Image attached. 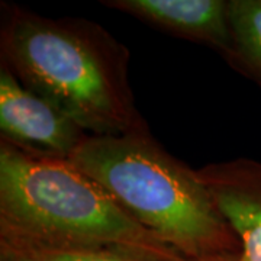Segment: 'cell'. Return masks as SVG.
<instances>
[{
    "label": "cell",
    "instance_id": "cell-1",
    "mask_svg": "<svg viewBox=\"0 0 261 261\" xmlns=\"http://www.w3.org/2000/svg\"><path fill=\"white\" fill-rule=\"evenodd\" d=\"M2 63L92 137L148 130L128 82L129 49L102 25L2 3Z\"/></svg>",
    "mask_w": 261,
    "mask_h": 261
},
{
    "label": "cell",
    "instance_id": "cell-2",
    "mask_svg": "<svg viewBox=\"0 0 261 261\" xmlns=\"http://www.w3.org/2000/svg\"><path fill=\"white\" fill-rule=\"evenodd\" d=\"M68 161L187 260L240 255L237 235L196 168L168 154L149 130L89 135Z\"/></svg>",
    "mask_w": 261,
    "mask_h": 261
},
{
    "label": "cell",
    "instance_id": "cell-3",
    "mask_svg": "<svg viewBox=\"0 0 261 261\" xmlns=\"http://www.w3.org/2000/svg\"><path fill=\"white\" fill-rule=\"evenodd\" d=\"M0 235L155 261H190L70 161L31 157L5 142H0Z\"/></svg>",
    "mask_w": 261,
    "mask_h": 261
},
{
    "label": "cell",
    "instance_id": "cell-4",
    "mask_svg": "<svg viewBox=\"0 0 261 261\" xmlns=\"http://www.w3.org/2000/svg\"><path fill=\"white\" fill-rule=\"evenodd\" d=\"M89 134L0 65V138L31 157L68 160Z\"/></svg>",
    "mask_w": 261,
    "mask_h": 261
},
{
    "label": "cell",
    "instance_id": "cell-5",
    "mask_svg": "<svg viewBox=\"0 0 261 261\" xmlns=\"http://www.w3.org/2000/svg\"><path fill=\"white\" fill-rule=\"evenodd\" d=\"M196 173L240 241L237 261H261V161L241 157Z\"/></svg>",
    "mask_w": 261,
    "mask_h": 261
},
{
    "label": "cell",
    "instance_id": "cell-6",
    "mask_svg": "<svg viewBox=\"0 0 261 261\" xmlns=\"http://www.w3.org/2000/svg\"><path fill=\"white\" fill-rule=\"evenodd\" d=\"M171 35L203 44L228 60L232 51L229 0H103Z\"/></svg>",
    "mask_w": 261,
    "mask_h": 261
},
{
    "label": "cell",
    "instance_id": "cell-7",
    "mask_svg": "<svg viewBox=\"0 0 261 261\" xmlns=\"http://www.w3.org/2000/svg\"><path fill=\"white\" fill-rule=\"evenodd\" d=\"M228 64L261 87V0H229Z\"/></svg>",
    "mask_w": 261,
    "mask_h": 261
},
{
    "label": "cell",
    "instance_id": "cell-8",
    "mask_svg": "<svg viewBox=\"0 0 261 261\" xmlns=\"http://www.w3.org/2000/svg\"><path fill=\"white\" fill-rule=\"evenodd\" d=\"M0 240L15 245L16 248L27 252L37 261H155L128 252L106 250V248L49 245V244L29 241V240L8 237V235H0Z\"/></svg>",
    "mask_w": 261,
    "mask_h": 261
},
{
    "label": "cell",
    "instance_id": "cell-9",
    "mask_svg": "<svg viewBox=\"0 0 261 261\" xmlns=\"http://www.w3.org/2000/svg\"><path fill=\"white\" fill-rule=\"evenodd\" d=\"M0 261H37L15 245L0 240Z\"/></svg>",
    "mask_w": 261,
    "mask_h": 261
},
{
    "label": "cell",
    "instance_id": "cell-10",
    "mask_svg": "<svg viewBox=\"0 0 261 261\" xmlns=\"http://www.w3.org/2000/svg\"><path fill=\"white\" fill-rule=\"evenodd\" d=\"M238 255H219V257H211L203 260H190V261H237Z\"/></svg>",
    "mask_w": 261,
    "mask_h": 261
}]
</instances>
